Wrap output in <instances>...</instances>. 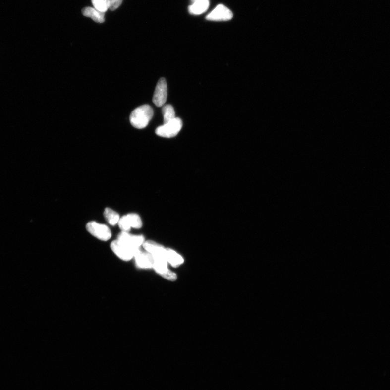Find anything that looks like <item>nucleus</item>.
Instances as JSON below:
<instances>
[{"label":"nucleus","mask_w":390,"mask_h":390,"mask_svg":"<svg viewBox=\"0 0 390 390\" xmlns=\"http://www.w3.org/2000/svg\"><path fill=\"white\" fill-rule=\"evenodd\" d=\"M95 8L101 12L106 13L109 9V0H92Z\"/></svg>","instance_id":"f3484780"},{"label":"nucleus","mask_w":390,"mask_h":390,"mask_svg":"<svg viewBox=\"0 0 390 390\" xmlns=\"http://www.w3.org/2000/svg\"><path fill=\"white\" fill-rule=\"evenodd\" d=\"M196 1H197V0H191V1L193 2H194Z\"/></svg>","instance_id":"aec40b11"},{"label":"nucleus","mask_w":390,"mask_h":390,"mask_svg":"<svg viewBox=\"0 0 390 390\" xmlns=\"http://www.w3.org/2000/svg\"><path fill=\"white\" fill-rule=\"evenodd\" d=\"M233 14L223 4H219L212 12L206 16V19L213 21H226L230 20Z\"/></svg>","instance_id":"423d86ee"},{"label":"nucleus","mask_w":390,"mask_h":390,"mask_svg":"<svg viewBox=\"0 0 390 390\" xmlns=\"http://www.w3.org/2000/svg\"><path fill=\"white\" fill-rule=\"evenodd\" d=\"M132 228L140 229L143 226L142 220L139 215L135 213L126 215Z\"/></svg>","instance_id":"dca6fc26"},{"label":"nucleus","mask_w":390,"mask_h":390,"mask_svg":"<svg viewBox=\"0 0 390 390\" xmlns=\"http://www.w3.org/2000/svg\"><path fill=\"white\" fill-rule=\"evenodd\" d=\"M134 259L136 266L142 269H148L153 268L154 259L153 256L148 252H143L139 249Z\"/></svg>","instance_id":"1a4fd4ad"},{"label":"nucleus","mask_w":390,"mask_h":390,"mask_svg":"<svg viewBox=\"0 0 390 390\" xmlns=\"http://www.w3.org/2000/svg\"><path fill=\"white\" fill-rule=\"evenodd\" d=\"M110 247L113 253L124 261H129L134 259L140 249L132 248L117 239L111 243Z\"/></svg>","instance_id":"f03ea898"},{"label":"nucleus","mask_w":390,"mask_h":390,"mask_svg":"<svg viewBox=\"0 0 390 390\" xmlns=\"http://www.w3.org/2000/svg\"><path fill=\"white\" fill-rule=\"evenodd\" d=\"M162 114L164 115V124L171 121L176 118L175 112L172 106L170 104L166 105L162 108Z\"/></svg>","instance_id":"2eb2a0df"},{"label":"nucleus","mask_w":390,"mask_h":390,"mask_svg":"<svg viewBox=\"0 0 390 390\" xmlns=\"http://www.w3.org/2000/svg\"><path fill=\"white\" fill-rule=\"evenodd\" d=\"M154 263L153 268L155 271L163 277L170 281H175L177 279L176 274L168 269L167 261L165 257H153Z\"/></svg>","instance_id":"39448f33"},{"label":"nucleus","mask_w":390,"mask_h":390,"mask_svg":"<svg viewBox=\"0 0 390 390\" xmlns=\"http://www.w3.org/2000/svg\"><path fill=\"white\" fill-rule=\"evenodd\" d=\"M117 240L123 242L134 248L139 249L143 245L145 242L143 235H133L129 232L121 231L117 237Z\"/></svg>","instance_id":"6e6552de"},{"label":"nucleus","mask_w":390,"mask_h":390,"mask_svg":"<svg viewBox=\"0 0 390 390\" xmlns=\"http://www.w3.org/2000/svg\"><path fill=\"white\" fill-rule=\"evenodd\" d=\"M182 121L179 118H175L168 123L157 128L156 133L157 136L171 138L176 137L182 128Z\"/></svg>","instance_id":"7ed1b4c3"},{"label":"nucleus","mask_w":390,"mask_h":390,"mask_svg":"<svg viewBox=\"0 0 390 390\" xmlns=\"http://www.w3.org/2000/svg\"><path fill=\"white\" fill-rule=\"evenodd\" d=\"M118 224L121 231L129 232L132 228L126 215L120 218Z\"/></svg>","instance_id":"a211bd4d"},{"label":"nucleus","mask_w":390,"mask_h":390,"mask_svg":"<svg viewBox=\"0 0 390 390\" xmlns=\"http://www.w3.org/2000/svg\"><path fill=\"white\" fill-rule=\"evenodd\" d=\"M104 216L111 225L118 224L120 219L119 214L110 208H107L104 212Z\"/></svg>","instance_id":"4468645a"},{"label":"nucleus","mask_w":390,"mask_h":390,"mask_svg":"<svg viewBox=\"0 0 390 390\" xmlns=\"http://www.w3.org/2000/svg\"><path fill=\"white\" fill-rule=\"evenodd\" d=\"M167 96V81L164 78H161L157 83L153 99L157 107H161L165 104Z\"/></svg>","instance_id":"0eeeda50"},{"label":"nucleus","mask_w":390,"mask_h":390,"mask_svg":"<svg viewBox=\"0 0 390 390\" xmlns=\"http://www.w3.org/2000/svg\"><path fill=\"white\" fill-rule=\"evenodd\" d=\"M86 230L93 236L102 241H108L112 237V232L106 224L90 221L86 224Z\"/></svg>","instance_id":"20e7f679"},{"label":"nucleus","mask_w":390,"mask_h":390,"mask_svg":"<svg viewBox=\"0 0 390 390\" xmlns=\"http://www.w3.org/2000/svg\"><path fill=\"white\" fill-rule=\"evenodd\" d=\"M166 258L172 266L178 267L184 262L183 258L171 249H166Z\"/></svg>","instance_id":"ddd939ff"},{"label":"nucleus","mask_w":390,"mask_h":390,"mask_svg":"<svg viewBox=\"0 0 390 390\" xmlns=\"http://www.w3.org/2000/svg\"><path fill=\"white\" fill-rule=\"evenodd\" d=\"M153 115L152 108L149 105H144L133 111L130 114V123L136 129H143L148 126Z\"/></svg>","instance_id":"f257e3e1"},{"label":"nucleus","mask_w":390,"mask_h":390,"mask_svg":"<svg viewBox=\"0 0 390 390\" xmlns=\"http://www.w3.org/2000/svg\"><path fill=\"white\" fill-rule=\"evenodd\" d=\"M109 9L111 11L118 9L122 2H123V0H109Z\"/></svg>","instance_id":"6ab92c4d"},{"label":"nucleus","mask_w":390,"mask_h":390,"mask_svg":"<svg viewBox=\"0 0 390 390\" xmlns=\"http://www.w3.org/2000/svg\"><path fill=\"white\" fill-rule=\"evenodd\" d=\"M209 0H197L189 7V11L191 14L200 15L205 13L209 8Z\"/></svg>","instance_id":"9b49d317"},{"label":"nucleus","mask_w":390,"mask_h":390,"mask_svg":"<svg viewBox=\"0 0 390 390\" xmlns=\"http://www.w3.org/2000/svg\"><path fill=\"white\" fill-rule=\"evenodd\" d=\"M145 251L153 257L166 258V249L153 241H145L143 245Z\"/></svg>","instance_id":"9d476101"},{"label":"nucleus","mask_w":390,"mask_h":390,"mask_svg":"<svg viewBox=\"0 0 390 390\" xmlns=\"http://www.w3.org/2000/svg\"><path fill=\"white\" fill-rule=\"evenodd\" d=\"M82 12L84 16L90 17L96 22L103 23L105 21V13L101 12L95 8H84Z\"/></svg>","instance_id":"f8f14e48"}]
</instances>
